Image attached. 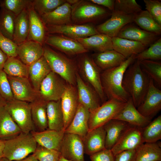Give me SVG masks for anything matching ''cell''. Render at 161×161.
I'll list each match as a JSON object with an SVG mask.
<instances>
[{
  "instance_id": "6da1fadb",
  "label": "cell",
  "mask_w": 161,
  "mask_h": 161,
  "mask_svg": "<svg viewBox=\"0 0 161 161\" xmlns=\"http://www.w3.org/2000/svg\"><path fill=\"white\" fill-rule=\"evenodd\" d=\"M135 55L127 58L118 66L101 71V85L108 100L114 99L123 102H126L129 100L130 97L123 87L122 83L124 73L135 60Z\"/></svg>"
},
{
  "instance_id": "7a4b0ae2",
  "label": "cell",
  "mask_w": 161,
  "mask_h": 161,
  "mask_svg": "<svg viewBox=\"0 0 161 161\" xmlns=\"http://www.w3.org/2000/svg\"><path fill=\"white\" fill-rule=\"evenodd\" d=\"M150 78L142 70L140 61L135 60L124 73L122 85L137 108L143 101L147 93Z\"/></svg>"
},
{
  "instance_id": "3957f363",
  "label": "cell",
  "mask_w": 161,
  "mask_h": 161,
  "mask_svg": "<svg viewBox=\"0 0 161 161\" xmlns=\"http://www.w3.org/2000/svg\"><path fill=\"white\" fill-rule=\"evenodd\" d=\"M43 47V56L51 71L60 76L67 83L76 86V74L78 69L75 61L46 45Z\"/></svg>"
},
{
  "instance_id": "277c9868",
  "label": "cell",
  "mask_w": 161,
  "mask_h": 161,
  "mask_svg": "<svg viewBox=\"0 0 161 161\" xmlns=\"http://www.w3.org/2000/svg\"><path fill=\"white\" fill-rule=\"evenodd\" d=\"M37 146L31 133L21 132L16 137L5 140L4 157L10 161L22 160L33 153Z\"/></svg>"
},
{
  "instance_id": "5b68a950",
  "label": "cell",
  "mask_w": 161,
  "mask_h": 161,
  "mask_svg": "<svg viewBox=\"0 0 161 161\" xmlns=\"http://www.w3.org/2000/svg\"><path fill=\"white\" fill-rule=\"evenodd\" d=\"M76 62L78 72L83 80L91 86L99 95L102 103L106 101L100 80L101 70L96 64L91 56L86 53L78 55Z\"/></svg>"
},
{
  "instance_id": "8992f818",
  "label": "cell",
  "mask_w": 161,
  "mask_h": 161,
  "mask_svg": "<svg viewBox=\"0 0 161 161\" xmlns=\"http://www.w3.org/2000/svg\"><path fill=\"white\" fill-rule=\"evenodd\" d=\"M72 6L71 19L75 24H84L97 21L111 15L112 13L90 1L79 0Z\"/></svg>"
},
{
  "instance_id": "52a82bcc",
  "label": "cell",
  "mask_w": 161,
  "mask_h": 161,
  "mask_svg": "<svg viewBox=\"0 0 161 161\" xmlns=\"http://www.w3.org/2000/svg\"><path fill=\"white\" fill-rule=\"evenodd\" d=\"M126 103L114 99H109L97 108L89 111V131L103 126L113 119Z\"/></svg>"
},
{
  "instance_id": "ba28073f",
  "label": "cell",
  "mask_w": 161,
  "mask_h": 161,
  "mask_svg": "<svg viewBox=\"0 0 161 161\" xmlns=\"http://www.w3.org/2000/svg\"><path fill=\"white\" fill-rule=\"evenodd\" d=\"M4 108L22 132L29 133L35 130L30 103L14 99L7 102Z\"/></svg>"
},
{
  "instance_id": "9c48e42d",
  "label": "cell",
  "mask_w": 161,
  "mask_h": 161,
  "mask_svg": "<svg viewBox=\"0 0 161 161\" xmlns=\"http://www.w3.org/2000/svg\"><path fill=\"white\" fill-rule=\"evenodd\" d=\"M67 83L51 71L42 82L38 93V98L46 102L61 99Z\"/></svg>"
},
{
  "instance_id": "30bf717a",
  "label": "cell",
  "mask_w": 161,
  "mask_h": 161,
  "mask_svg": "<svg viewBox=\"0 0 161 161\" xmlns=\"http://www.w3.org/2000/svg\"><path fill=\"white\" fill-rule=\"evenodd\" d=\"M45 26L47 34H61L75 40L99 33L95 27L88 24L71 23L61 25Z\"/></svg>"
},
{
  "instance_id": "8fae6325",
  "label": "cell",
  "mask_w": 161,
  "mask_h": 161,
  "mask_svg": "<svg viewBox=\"0 0 161 161\" xmlns=\"http://www.w3.org/2000/svg\"><path fill=\"white\" fill-rule=\"evenodd\" d=\"M60 152L61 156L70 161H85L83 139L78 135L65 133Z\"/></svg>"
},
{
  "instance_id": "7c38bea8",
  "label": "cell",
  "mask_w": 161,
  "mask_h": 161,
  "mask_svg": "<svg viewBox=\"0 0 161 161\" xmlns=\"http://www.w3.org/2000/svg\"><path fill=\"white\" fill-rule=\"evenodd\" d=\"M44 43L68 55H77L89 51L76 40L60 34H47Z\"/></svg>"
},
{
  "instance_id": "4fadbf2b",
  "label": "cell",
  "mask_w": 161,
  "mask_h": 161,
  "mask_svg": "<svg viewBox=\"0 0 161 161\" xmlns=\"http://www.w3.org/2000/svg\"><path fill=\"white\" fill-rule=\"evenodd\" d=\"M111 15L110 18L95 27L99 33L105 34L112 38L116 37L123 28L134 22V15H127L114 10Z\"/></svg>"
},
{
  "instance_id": "5bb4252c",
  "label": "cell",
  "mask_w": 161,
  "mask_h": 161,
  "mask_svg": "<svg viewBox=\"0 0 161 161\" xmlns=\"http://www.w3.org/2000/svg\"><path fill=\"white\" fill-rule=\"evenodd\" d=\"M150 78L148 88L144 100L137 108L144 117L151 120L161 109V90Z\"/></svg>"
},
{
  "instance_id": "9a60e30c",
  "label": "cell",
  "mask_w": 161,
  "mask_h": 161,
  "mask_svg": "<svg viewBox=\"0 0 161 161\" xmlns=\"http://www.w3.org/2000/svg\"><path fill=\"white\" fill-rule=\"evenodd\" d=\"M61 101L65 131L71 122L79 105L76 86L67 83Z\"/></svg>"
},
{
  "instance_id": "2e32d148",
  "label": "cell",
  "mask_w": 161,
  "mask_h": 161,
  "mask_svg": "<svg viewBox=\"0 0 161 161\" xmlns=\"http://www.w3.org/2000/svg\"><path fill=\"white\" fill-rule=\"evenodd\" d=\"M7 76L14 99L30 103L38 98L29 78Z\"/></svg>"
},
{
  "instance_id": "e0dca14e",
  "label": "cell",
  "mask_w": 161,
  "mask_h": 161,
  "mask_svg": "<svg viewBox=\"0 0 161 161\" xmlns=\"http://www.w3.org/2000/svg\"><path fill=\"white\" fill-rule=\"evenodd\" d=\"M143 143L141 129L130 125L111 150L115 156L124 151L136 149Z\"/></svg>"
},
{
  "instance_id": "ac0fdd59",
  "label": "cell",
  "mask_w": 161,
  "mask_h": 161,
  "mask_svg": "<svg viewBox=\"0 0 161 161\" xmlns=\"http://www.w3.org/2000/svg\"><path fill=\"white\" fill-rule=\"evenodd\" d=\"M76 86L79 103L89 111L96 109L102 103L95 89L83 80L78 72L76 74Z\"/></svg>"
},
{
  "instance_id": "d6986e66",
  "label": "cell",
  "mask_w": 161,
  "mask_h": 161,
  "mask_svg": "<svg viewBox=\"0 0 161 161\" xmlns=\"http://www.w3.org/2000/svg\"><path fill=\"white\" fill-rule=\"evenodd\" d=\"M113 119L126 122L131 125L141 129L146 126L151 121V120L140 113L130 97Z\"/></svg>"
},
{
  "instance_id": "ffe728a7",
  "label": "cell",
  "mask_w": 161,
  "mask_h": 161,
  "mask_svg": "<svg viewBox=\"0 0 161 161\" xmlns=\"http://www.w3.org/2000/svg\"><path fill=\"white\" fill-rule=\"evenodd\" d=\"M17 56L26 65L29 66L43 56V45L27 40L18 45Z\"/></svg>"
},
{
  "instance_id": "44dd1931",
  "label": "cell",
  "mask_w": 161,
  "mask_h": 161,
  "mask_svg": "<svg viewBox=\"0 0 161 161\" xmlns=\"http://www.w3.org/2000/svg\"><path fill=\"white\" fill-rule=\"evenodd\" d=\"M158 36L130 24L123 28L117 37L140 42L147 47L158 39Z\"/></svg>"
},
{
  "instance_id": "7402d4cb",
  "label": "cell",
  "mask_w": 161,
  "mask_h": 161,
  "mask_svg": "<svg viewBox=\"0 0 161 161\" xmlns=\"http://www.w3.org/2000/svg\"><path fill=\"white\" fill-rule=\"evenodd\" d=\"M37 144L45 148L60 151L64 131L47 129L42 131L35 130L31 132Z\"/></svg>"
},
{
  "instance_id": "603a6c76",
  "label": "cell",
  "mask_w": 161,
  "mask_h": 161,
  "mask_svg": "<svg viewBox=\"0 0 161 161\" xmlns=\"http://www.w3.org/2000/svg\"><path fill=\"white\" fill-rule=\"evenodd\" d=\"M106 136L103 126L89 131L83 138L84 153L90 156L105 149Z\"/></svg>"
},
{
  "instance_id": "cb8c5ba5",
  "label": "cell",
  "mask_w": 161,
  "mask_h": 161,
  "mask_svg": "<svg viewBox=\"0 0 161 161\" xmlns=\"http://www.w3.org/2000/svg\"><path fill=\"white\" fill-rule=\"evenodd\" d=\"M89 113L88 109L79 103L77 111L65 133L78 135L83 139L89 131Z\"/></svg>"
},
{
  "instance_id": "d4e9b609",
  "label": "cell",
  "mask_w": 161,
  "mask_h": 161,
  "mask_svg": "<svg viewBox=\"0 0 161 161\" xmlns=\"http://www.w3.org/2000/svg\"><path fill=\"white\" fill-rule=\"evenodd\" d=\"M72 6L66 1L53 11L40 16L45 26H58L71 23Z\"/></svg>"
},
{
  "instance_id": "484cf974",
  "label": "cell",
  "mask_w": 161,
  "mask_h": 161,
  "mask_svg": "<svg viewBox=\"0 0 161 161\" xmlns=\"http://www.w3.org/2000/svg\"><path fill=\"white\" fill-rule=\"evenodd\" d=\"M27 10L29 31L27 40L33 41L43 45L47 35L45 26L40 17L33 8L32 3L27 8Z\"/></svg>"
},
{
  "instance_id": "4316f807",
  "label": "cell",
  "mask_w": 161,
  "mask_h": 161,
  "mask_svg": "<svg viewBox=\"0 0 161 161\" xmlns=\"http://www.w3.org/2000/svg\"><path fill=\"white\" fill-rule=\"evenodd\" d=\"M76 40L89 51L101 52L113 50L112 38L104 34L99 33Z\"/></svg>"
},
{
  "instance_id": "83f0119b",
  "label": "cell",
  "mask_w": 161,
  "mask_h": 161,
  "mask_svg": "<svg viewBox=\"0 0 161 161\" xmlns=\"http://www.w3.org/2000/svg\"><path fill=\"white\" fill-rule=\"evenodd\" d=\"M91 57L101 71L118 66L127 59L114 50L96 52Z\"/></svg>"
},
{
  "instance_id": "f1b7e54d",
  "label": "cell",
  "mask_w": 161,
  "mask_h": 161,
  "mask_svg": "<svg viewBox=\"0 0 161 161\" xmlns=\"http://www.w3.org/2000/svg\"><path fill=\"white\" fill-rule=\"evenodd\" d=\"M130 125L126 122L112 119L103 126L106 132L105 148L111 150Z\"/></svg>"
},
{
  "instance_id": "f546056e",
  "label": "cell",
  "mask_w": 161,
  "mask_h": 161,
  "mask_svg": "<svg viewBox=\"0 0 161 161\" xmlns=\"http://www.w3.org/2000/svg\"><path fill=\"white\" fill-rule=\"evenodd\" d=\"M51 71L44 56L29 66V78L37 93L42 82Z\"/></svg>"
},
{
  "instance_id": "4dcf8cb0",
  "label": "cell",
  "mask_w": 161,
  "mask_h": 161,
  "mask_svg": "<svg viewBox=\"0 0 161 161\" xmlns=\"http://www.w3.org/2000/svg\"><path fill=\"white\" fill-rule=\"evenodd\" d=\"M47 102L39 98L31 103V114L32 121L37 131L45 130L48 128L47 115Z\"/></svg>"
},
{
  "instance_id": "1f68e13d",
  "label": "cell",
  "mask_w": 161,
  "mask_h": 161,
  "mask_svg": "<svg viewBox=\"0 0 161 161\" xmlns=\"http://www.w3.org/2000/svg\"><path fill=\"white\" fill-rule=\"evenodd\" d=\"M112 41L113 50L126 58L139 53L146 48L140 42L117 37L112 38Z\"/></svg>"
},
{
  "instance_id": "d6a6232c",
  "label": "cell",
  "mask_w": 161,
  "mask_h": 161,
  "mask_svg": "<svg viewBox=\"0 0 161 161\" xmlns=\"http://www.w3.org/2000/svg\"><path fill=\"white\" fill-rule=\"evenodd\" d=\"M22 132L4 107L0 110V140L12 139Z\"/></svg>"
},
{
  "instance_id": "836d02e7",
  "label": "cell",
  "mask_w": 161,
  "mask_h": 161,
  "mask_svg": "<svg viewBox=\"0 0 161 161\" xmlns=\"http://www.w3.org/2000/svg\"><path fill=\"white\" fill-rule=\"evenodd\" d=\"M47 110L48 129L57 131H64L61 99L56 101L48 102Z\"/></svg>"
},
{
  "instance_id": "e575fe53",
  "label": "cell",
  "mask_w": 161,
  "mask_h": 161,
  "mask_svg": "<svg viewBox=\"0 0 161 161\" xmlns=\"http://www.w3.org/2000/svg\"><path fill=\"white\" fill-rule=\"evenodd\" d=\"M135 161H161V143H143L136 149Z\"/></svg>"
},
{
  "instance_id": "d590c367",
  "label": "cell",
  "mask_w": 161,
  "mask_h": 161,
  "mask_svg": "<svg viewBox=\"0 0 161 161\" xmlns=\"http://www.w3.org/2000/svg\"><path fill=\"white\" fill-rule=\"evenodd\" d=\"M29 31V20L27 8L16 17L13 41L17 45L27 39Z\"/></svg>"
},
{
  "instance_id": "8d00e7d4",
  "label": "cell",
  "mask_w": 161,
  "mask_h": 161,
  "mask_svg": "<svg viewBox=\"0 0 161 161\" xmlns=\"http://www.w3.org/2000/svg\"><path fill=\"white\" fill-rule=\"evenodd\" d=\"M134 22L140 28L157 35L161 33V25L158 24L146 10H142L135 15Z\"/></svg>"
},
{
  "instance_id": "74e56055",
  "label": "cell",
  "mask_w": 161,
  "mask_h": 161,
  "mask_svg": "<svg viewBox=\"0 0 161 161\" xmlns=\"http://www.w3.org/2000/svg\"><path fill=\"white\" fill-rule=\"evenodd\" d=\"M3 70L8 76L29 78V66L16 57H8Z\"/></svg>"
},
{
  "instance_id": "f35d334b",
  "label": "cell",
  "mask_w": 161,
  "mask_h": 161,
  "mask_svg": "<svg viewBox=\"0 0 161 161\" xmlns=\"http://www.w3.org/2000/svg\"><path fill=\"white\" fill-rule=\"evenodd\" d=\"M143 143H154L161 139V115L141 129Z\"/></svg>"
},
{
  "instance_id": "ab89813d",
  "label": "cell",
  "mask_w": 161,
  "mask_h": 161,
  "mask_svg": "<svg viewBox=\"0 0 161 161\" xmlns=\"http://www.w3.org/2000/svg\"><path fill=\"white\" fill-rule=\"evenodd\" d=\"M16 16L4 8L0 10V33L13 41Z\"/></svg>"
},
{
  "instance_id": "60d3db41",
  "label": "cell",
  "mask_w": 161,
  "mask_h": 161,
  "mask_svg": "<svg viewBox=\"0 0 161 161\" xmlns=\"http://www.w3.org/2000/svg\"><path fill=\"white\" fill-rule=\"evenodd\" d=\"M144 72L159 86H161V63L157 61L143 60L140 61Z\"/></svg>"
},
{
  "instance_id": "b9f144b4",
  "label": "cell",
  "mask_w": 161,
  "mask_h": 161,
  "mask_svg": "<svg viewBox=\"0 0 161 161\" xmlns=\"http://www.w3.org/2000/svg\"><path fill=\"white\" fill-rule=\"evenodd\" d=\"M66 1L65 0H32V4L40 17L53 11Z\"/></svg>"
},
{
  "instance_id": "7bdbcfd3",
  "label": "cell",
  "mask_w": 161,
  "mask_h": 161,
  "mask_svg": "<svg viewBox=\"0 0 161 161\" xmlns=\"http://www.w3.org/2000/svg\"><path fill=\"white\" fill-rule=\"evenodd\" d=\"M134 59L139 61L143 60L157 61L161 60V38L151 45L148 48L135 55Z\"/></svg>"
},
{
  "instance_id": "ee69618b",
  "label": "cell",
  "mask_w": 161,
  "mask_h": 161,
  "mask_svg": "<svg viewBox=\"0 0 161 161\" xmlns=\"http://www.w3.org/2000/svg\"><path fill=\"white\" fill-rule=\"evenodd\" d=\"M30 0H1L0 7L11 12L16 16L31 4Z\"/></svg>"
},
{
  "instance_id": "f6af8a7d",
  "label": "cell",
  "mask_w": 161,
  "mask_h": 161,
  "mask_svg": "<svg viewBox=\"0 0 161 161\" xmlns=\"http://www.w3.org/2000/svg\"><path fill=\"white\" fill-rule=\"evenodd\" d=\"M142 10L141 6L135 0H115L114 11L134 15Z\"/></svg>"
},
{
  "instance_id": "bcb514c9",
  "label": "cell",
  "mask_w": 161,
  "mask_h": 161,
  "mask_svg": "<svg viewBox=\"0 0 161 161\" xmlns=\"http://www.w3.org/2000/svg\"><path fill=\"white\" fill-rule=\"evenodd\" d=\"M32 154L39 161H58L61 156L59 151L48 148L38 144Z\"/></svg>"
},
{
  "instance_id": "7dc6e473",
  "label": "cell",
  "mask_w": 161,
  "mask_h": 161,
  "mask_svg": "<svg viewBox=\"0 0 161 161\" xmlns=\"http://www.w3.org/2000/svg\"><path fill=\"white\" fill-rule=\"evenodd\" d=\"M0 95L7 102L14 99L7 75L3 70H0Z\"/></svg>"
},
{
  "instance_id": "c3c4849f",
  "label": "cell",
  "mask_w": 161,
  "mask_h": 161,
  "mask_svg": "<svg viewBox=\"0 0 161 161\" xmlns=\"http://www.w3.org/2000/svg\"><path fill=\"white\" fill-rule=\"evenodd\" d=\"M145 9L155 21L161 25V2L158 0H144Z\"/></svg>"
},
{
  "instance_id": "681fc988",
  "label": "cell",
  "mask_w": 161,
  "mask_h": 161,
  "mask_svg": "<svg viewBox=\"0 0 161 161\" xmlns=\"http://www.w3.org/2000/svg\"><path fill=\"white\" fill-rule=\"evenodd\" d=\"M18 45L0 33V49L8 57L17 56Z\"/></svg>"
},
{
  "instance_id": "f907efd6",
  "label": "cell",
  "mask_w": 161,
  "mask_h": 161,
  "mask_svg": "<svg viewBox=\"0 0 161 161\" xmlns=\"http://www.w3.org/2000/svg\"><path fill=\"white\" fill-rule=\"evenodd\" d=\"M91 161H114V156L110 149H105L90 156Z\"/></svg>"
},
{
  "instance_id": "816d5d0a",
  "label": "cell",
  "mask_w": 161,
  "mask_h": 161,
  "mask_svg": "<svg viewBox=\"0 0 161 161\" xmlns=\"http://www.w3.org/2000/svg\"><path fill=\"white\" fill-rule=\"evenodd\" d=\"M136 149L124 151L114 156V161H135Z\"/></svg>"
},
{
  "instance_id": "f5cc1de1",
  "label": "cell",
  "mask_w": 161,
  "mask_h": 161,
  "mask_svg": "<svg viewBox=\"0 0 161 161\" xmlns=\"http://www.w3.org/2000/svg\"><path fill=\"white\" fill-rule=\"evenodd\" d=\"M91 2L99 6L104 7L112 12L114 10L115 0H90Z\"/></svg>"
},
{
  "instance_id": "db71d44e",
  "label": "cell",
  "mask_w": 161,
  "mask_h": 161,
  "mask_svg": "<svg viewBox=\"0 0 161 161\" xmlns=\"http://www.w3.org/2000/svg\"><path fill=\"white\" fill-rule=\"evenodd\" d=\"M8 57L0 49V70H3L4 65Z\"/></svg>"
},
{
  "instance_id": "11a10c76",
  "label": "cell",
  "mask_w": 161,
  "mask_h": 161,
  "mask_svg": "<svg viewBox=\"0 0 161 161\" xmlns=\"http://www.w3.org/2000/svg\"><path fill=\"white\" fill-rule=\"evenodd\" d=\"M5 140H0V159L4 157L3 151Z\"/></svg>"
},
{
  "instance_id": "9f6ffc18",
  "label": "cell",
  "mask_w": 161,
  "mask_h": 161,
  "mask_svg": "<svg viewBox=\"0 0 161 161\" xmlns=\"http://www.w3.org/2000/svg\"><path fill=\"white\" fill-rule=\"evenodd\" d=\"M17 161H39L37 159H36L32 154L31 155H30L28 157H27L25 158Z\"/></svg>"
},
{
  "instance_id": "6f0895ef",
  "label": "cell",
  "mask_w": 161,
  "mask_h": 161,
  "mask_svg": "<svg viewBox=\"0 0 161 161\" xmlns=\"http://www.w3.org/2000/svg\"><path fill=\"white\" fill-rule=\"evenodd\" d=\"M7 101L0 95V110L4 107L5 106Z\"/></svg>"
},
{
  "instance_id": "680465c9",
  "label": "cell",
  "mask_w": 161,
  "mask_h": 161,
  "mask_svg": "<svg viewBox=\"0 0 161 161\" xmlns=\"http://www.w3.org/2000/svg\"><path fill=\"white\" fill-rule=\"evenodd\" d=\"M79 0H66V1L71 6L77 3L79 1Z\"/></svg>"
},
{
  "instance_id": "91938a15",
  "label": "cell",
  "mask_w": 161,
  "mask_h": 161,
  "mask_svg": "<svg viewBox=\"0 0 161 161\" xmlns=\"http://www.w3.org/2000/svg\"><path fill=\"white\" fill-rule=\"evenodd\" d=\"M58 161H70L64 158L61 156Z\"/></svg>"
},
{
  "instance_id": "94428289",
  "label": "cell",
  "mask_w": 161,
  "mask_h": 161,
  "mask_svg": "<svg viewBox=\"0 0 161 161\" xmlns=\"http://www.w3.org/2000/svg\"><path fill=\"white\" fill-rule=\"evenodd\" d=\"M0 161H10L6 158L4 157H3L0 159Z\"/></svg>"
}]
</instances>
